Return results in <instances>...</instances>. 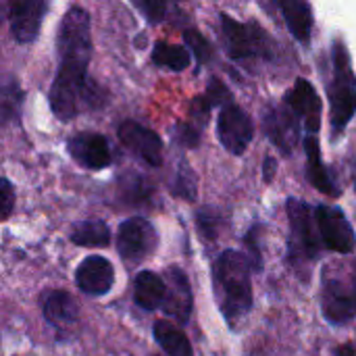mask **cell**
I'll list each match as a JSON object with an SVG mask.
<instances>
[{
    "mask_svg": "<svg viewBox=\"0 0 356 356\" xmlns=\"http://www.w3.org/2000/svg\"><path fill=\"white\" fill-rule=\"evenodd\" d=\"M58 71L50 88V108L58 121H71L81 111L100 104V90L88 77L92 58V29L90 15L81 6H71L58 27L56 35Z\"/></svg>",
    "mask_w": 356,
    "mask_h": 356,
    "instance_id": "cell-1",
    "label": "cell"
},
{
    "mask_svg": "<svg viewBox=\"0 0 356 356\" xmlns=\"http://www.w3.org/2000/svg\"><path fill=\"white\" fill-rule=\"evenodd\" d=\"M250 265L238 250H225L213 265V286L221 315L236 327L252 309V284Z\"/></svg>",
    "mask_w": 356,
    "mask_h": 356,
    "instance_id": "cell-2",
    "label": "cell"
},
{
    "mask_svg": "<svg viewBox=\"0 0 356 356\" xmlns=\"http://www.w3.org/2000/svg\"><path fill=\"white\" fill-rule=\"evenodd\" d=\"M332 63H334V73H332V81L327 88V96H330L332 134L338 140L356 113V77L344 40L334 42Z\"/></svg>",
    "mask_w": 356,
    "mask_h": 356,
    "instance_id": "cell-3",
    "label": "cell"
},
{
    "mask_svg": "<svg viewBox=\"0 0 356 356\" xmlns=\"http://www.w3.org/2000/svg\"><path fill=\"white\" fill-rule=\"evenodd\" d=\"M323 317L340 327L356 317V261L353 263H330L323 269L321 290Z\"/></svg>",
    "mask_w": 356,
    "mask_h": 356,
    "instance_id": "cell-4",
    "label": "cell"
},
{
    "mask_svg": "<svg viewBox=\"0 0 356 356\" xmlns=\"http://www.w3.org/2000/svg\"><path fill=\"white\" fill-rule=\"evenodd\" d=\"M221 29H223L225 50L234 60H244V58H254V56H271L273 42L259 23H254V21L242 23L223 13Z\"/></svg>",
    "mask_w": 356,
    "mask_h": 356,
    "instance_id": "cell-5",
    "label": "cell"
},
{
    "mask_svg": "<svg viewBox=\"0 0 356 356\" xmlns=\"http://www.w3.org/2000/svg\"><path fill=\"white\" fill-rule=\"evenodd\" d=\"M286 211L290 219V261L294 267H300L319 257L321 240L319 234H315V219L311 217V209L302 200L288 198Z\"/></svg>",
    "mask_w": 356,
    "mask_h": 356,
    "instance_id": "cell-6",
    "label": "cell"
},
{
    "mask_svg": "<svg viewBox=\"0 0 356 356\" xmlns=\"http://www.w3.org/2000/svg\"><path fill=\"white\" fill-rule=\"evenodd\" d=\"M159 244L154 225L144 217H129L117 229V250L129 265L146 261Z\"/></svg>",
    "mask_w": 356,
    "mask_h": 356,
    "instance_id": "cell-7",
    "label": "cell"
},
{
    "mask_svg": "<svg viewBox=\"0 0 356 356\" xmlns=\"http://www.w3.org/2000/svg\"><path fill=\"white\" fill-rule=\"evenodd\" d=\"M315 223L319 240L338 254H350L356 250V236L350 221L338 207L319 204L315 209Z\"/></svg>",
    "mask_w": 356,
    "mask_h": 356,
    "instance_id": "cell-8",
    "label": "cell"
},
{
    "mask_svg": "<svg viewBox=\"0 0 356 356\" xmlns=\"http://www.w3.org/2000/svg\"><path fill=\"white\" fill-rule=\"evenodd\" d=\"M217 136L227 152L242 154L254 138V123L238 104H225L217 119Z\"/></svg>",
    "mask_w": 356,
    "mask_h": 356,
    "instance_id": "cell-9",
    "label": "cell"
},
{
    "mask_svg": "<svg viewBox=\"0 0 356 356\" xmlns=\"http://www.w3.org/2000/svg\"><path fill=\"white\" fill-rule=\"evenodd\" d=\"M284 106L300 121L305 123L309 134H317L321 127V113H323V104L321 98L317 94V90L313 88V83L305 77H298L294 88L286 94L284 98Z\"/></svg>",
    "mask_w": 356,
    "mask_h": 356,
    "instance_id": "cell-10",
    "label": "cell"
},
{
    "mask_svg": "<svg viewBox=\"0 0 356 356\" xmlns=\"http://www.w3.org/2000/svg\"><path fill=\"white\" fill-rule=\"evenodd\" d=\"M119 140L127 150H131L138 159H142L150 167L163 165V140L156 131L136 123L131 119L123 121L117 129Z\"/></svg>",
    "mask_w": 356,
    "mask_h": 356,
    "instance_id": "cell-11",
    "label": "cell"
},
{
    "mask_svg": "<svg viewBox=\"0 0 356 356\" xmlns=\"http://www.w3.org/2000/svg\"><path fill=\"white\" fill-rule=\"evenodd\" d=\"M67 150L73 161L86 169L100 171L113 163V152L108 140L96 131H79L67 140Z\"/></svg>",
    "mask_w": 356,
    "mask_h": 356,
    "instance_id": "cell-12",
    "label": "cell"
},
{
    "mask_svg": "<svg viewBox=\"0 0 356 356\" xmlns=\"http://www.w3.org/2000/svg\"><path fill=\"white\" fill-rule=\"evenodd\" d=\"M165 302H163V313L167 317H173L177 323H188L194 307L192 298V288L188 282V275L179 267H167L165 275Z\"/></svg>",
    "mask_w": 356,
    "mask_h": 356,
    "instance_id": "cell-13",
    "label": "cell"
},
{
    "mask_svg": "<svg viewBox=\"0 0 356 356\" xmlns=\"http://www.w3.org/2000/svg\"><path fill=\"white\" fill-rule=\"evenodd\" d=\"M48 10V4L44 0H17L8 2V21H10V33L19 44H29L38 38L40 25L44 21V15Z\"/></svg>",
    "mask_w": 356,
    "mask_h": 356,
    "instance_id": "cell-14",
    "label": "cell"
},
{
    "mask_svg": "<svg viewBox=\"0 0 356 356\" xmlns=\"http://www.w3.org/2000/svg\"><path fill=\"white\" fill-rule=\"evenodd\" d=\"M75 284L88 296H104L115 284V267L108 259L92 254L79 263L75 271Z\"/></svg>",
    "mask_w": 356,
    "mask_h": 356,
    "instance_id": "cell-15",
    "label": "cell"
},
{
    "mask_svg": "<svg viewBox=\"0 0 356 356\" xmlns=\"http://www.w3.org/2000/svg\"><path fill=\"white\" fill-rule=\"evenodd\" d=\"M298 129H300V121L286 108H271L265 115V131L269 136V140L286 154H290V150H294L296 140H298Z\"/></svg>",
    "mask_w": 356,
    "mask_h": 356,
    "instance_id": "cell-16",
    "label": "cell"
},
{
    "mask_svg": "<svg viewBox=\"0 0 356 356\" xmlns=\"http://www.w3.org/2000/svg\"><path fill=\"white\" fill-rule=\"evenodd\" d=\"M44 317L58 332H69L79 321V307L69 292L54 290L44 300Z\"/></svg>",
    "mask_w": 356,
    "mask_h": 356,
    "instance_id": "cell-17",
    "label": "cell"
},
{
    "mask_svg": "<svg viewBox=\"0 0 356 356\" xmlns=\"http://www.w3.org/2000/svg\"><path fill=\"white\" fill-rule=\"evenodd\" d=\"M305 148H307V175L311 179V184L325 196H332V198H338L340 196V190L336 188L334 179L330 177L327 173V167L321 159V146H319V140L315 136H309L305 140Z\"/></svg>",
    "mask_w": 356,
    "mask_h": 356,
    "instance_id": "cell-18",
    "label": "cell"
},
{
    "mask_svg": "<svg viewBox=\"0 0 356 356\" xmlns=\"http://www.w3.org/2000/svg\"><path fill=\"white\" fill-rule=\"evenodd\" d=\"M277 6L282 8L292 35L300 44H309L313 31V6L305 0H280Z\"/></svg>",
    "mask_w": 356,
    "mask_h": 356,
    "instance_id": "cell-19",
    "label": "cell"
},
{
    "mask_svg": "<svg viewBox=\"0 0 356 356\" xmlns=\"http://www.w3.org/2000/svg\"><path fill=\"white\" fill-rule=\"evenodd\" d=\"M165 282L152 271H140L134 280V300L144 311H156L165 302Z\"/></svg>",
    "mask_w": 356,
    "mask_h": 356,
    "instance_id": "cell-20",
    "label": "cell"
},
{
    "mask_svg": "<svg viewBox=\"0 0 356 356\" xmlns=\"http://www.w3.org/2000/svg\"><path fill=\"white\" fill-rule=\"evenodd\" d=\"M152 332H154L156 344L163 348V353L167 356H194L188 336L171 321H165V319L156 321Z\"/></svg>",
    "mask_w": 356,
    "mask_h": 356,
    "instance_id": "cell-21",
    "label": "cell"
},
{
    "mask_svg": "<svg viewBox=\"0 0 356 356\" xmlns=\"http://www.w3.org/2000/svg\"><path fill=\"white\" fill-rule=\"evenodd\" d=\"M71 242L75 246H86V248H104L111 242V229L104 221L100 219H90V221H79L73 225L69 234Z\"/></svg>",
    "mask_w": 356,
    "mask_h": 356,
    "instance_id": "cell-22",
    "label": "cell"
},
{
    "mask_svg": "<svg viewBox=\"0 0 356 356\" xmlns=\"http://www.w3.org/2000/svg\"><path fill=\"white\" fill-rule=\"evenodd\" d=\"M117 190H119V198L125 204H148V200L152 198V186L146 177H142L136 171H127L117 179Z\"/></svg>",
    "mask_w": 356,
    "mask_h": 356,
    "instance_id": "cell-23",
    "label": "cell"
},
{
    "mask_svg": "<svg viewBox=\"0 0 356 356\" xmlns=\"http://www.w3.org/2000/svg\"><path fill=\"white\" fill-rule=\"evenodd\" d=\"M23 90L15 77L0 79V125L15 123L21 115Z\"/></svg>",
    "mask_w": 356,
    "mask_h": 356,
    "instance_id": "cell-24",
    "label": "cell"
},
{
    "mask_svg": "<svg viewBox=\"0 0 356 356\" xmlns=\"http://www.w3.org/2000/svg\"><path fill=\"white\" fill-rule=\"evenodd\" d=\"M152 63L171 71H184L190 65V50L186 46L169 44V42H156L152 50Z\"/></svg>",
    "mask_w": 356,
    "mask_h": 356,
    "instance_id": "cell-25",
    "label": "cell"
},
{
    "mask_svg": "<svg viewBox=\"0 0 356 356\" xmlns=\"http://www.w3.org/2000/svg\"><path fill=\"white\" fill-rule=\"evenodd\" d=\"M171 192L184 200H196V194H198V184H196V175L194 171L190 169V165L184 161L175 173V179H173V186H171Z\"/></svg>",
    "mask_w": 356,
    "mask_h": 356,
    "instance_id": "cell-26",
    "label": "cell"
},
{
    "mask_svg": "<svg viewBox=\"0 0 356 356\" xmlns=\"http://www.w3.org/2000/svg\"><path fill=\"white\" fill-rule=\"evenodd\" d=\"M184 40H186V48L194 52V56H196V60L200 65H204V63H209L213 58V46H211V42L200 31L186 29L184 31Z\"/></svg>",
    "mask_w": 356,
    "mask_h": 356,
    "instance_id": "cell-27",
    "label": "cell"
},
{
    "mask_svg": "<svg viewBox=\"0 0 356 356\" xmlns=\"http://www.w3.org/2000/svg\"><path fill=\"white\" fill-rule=\"evenodd\" d=\"M221 223H223V219H221L219 211H215L211 207H204L196 213V225H198V232L202 234V238L215 240L219 236Z\"/></svg>",
    "mask_w": 356,
    "mask_h": 356,
    "instance_id": "cell-28",
    "label": "cell"
},
{
    "mask_svg": "<svg viewBox=\"0 0 356 356\" xmlns=\"http://www.w3.org/2000/svg\"><path fill=\"white\" fill-rule=\"evenodd\" d=\"M261 232H263V227L254 225L244 238V244H246V250H248L244 257H246L252 271H263V250H261V236L263 234Z\"/></svg>",
    "mask_w": 356,
    "mask_h": 356,
    "instance_id": "cell-29",
    "label": "cell"
},
{
    "mask_svg": "<svg viewBox=\"0 0 356 356\" xmlns=\"http://www.w3.org/2000/svg\"><path fill=\"white\" fill-rule=\"evenodd\" d=\"M134 4H136V8H140L144 13V17L150 23H161L163 19H167V10H169L167 2H161V0H136Z\"/></svg>",
    "mask_w": 356,
    "mask_h": 356,
    "instance_id": "cell-30",
    "label": "cell"
},
{
    "mask_svg": "<svg viewBox=\"0 0 356 356\" xmlns=\"http://www.w3.org/2000/svg\"><path fill=\"white\" fill-rule=\"evenodd\" d=\"M15 209V188L6 177H0V221H6Z\"/></svg>",
    "mask_w": 356,
    "mask_h": 356,
    "instance_id": "cell-31",
    "label": "cell"
},
{
    "mask_svg": "<svg viewBox=\"0 0 356 356\" xmlns=\"http://www.w3.org/2000/svg\"><path fill=\"white\" fill-rule=\"evenodd\" d=\"M175 131H177L175 138H177L179 144H184V146H188V148L198 146V142H200V129H198V127L188 125V123H179V125L175 127Z\"/></svg>",
    "mask_w": 356,
    "mask_h": 356,
    "instance_id": "cell-32",
    "label": "cell"
},
{
    "mask_svg": "<svg viewBox=\"0 0 356 356\" xmlns=\"http://www.w3.org/2000/svg\"><path fill=\"white\" fill-rule=\"evenodd\" d=\"M204 98L211 102V106H215V104H223V102H227V100L232 98V94H229V90H227L219 79H211V83H209V90H207Z\"/></svg>",
    "mask_w": 356,
    "mask_h": 356,
    "instance_id": "cell-33",
    "label": "cell"
},
{
    "mask_svg": "<svg viewBox=\"0 0 356 356\" xmlns=\"http://www.w3.org/2000/svg\"><path fill=\"white\" fill-rule=\"evenodd\" d=\"M275 171H277V163H275V159L267 156V159H265V163H263V179H265V181H271Z\"/></svg>",
    "mask_w": 356,
    "mask_h": 356,
    "instance_id": "cell-34",
    "label": "cell"
},
{
    "mask_svg": "<svg viewBox=\"0 0 356 356\" xmlns=\"http://www.w3.org/2000/svg\"><path fill=\"white\" fill-rule=\"evenodd\" d=\"M336 356H356V346L355 344H344V346L338 348Z\"/></svg>",
    "mask_w": 356,
    "mask_h": 356,
    "instance_id": "cell-35",
    "label": "cell"
},
{
    "mask_svg": "<svg viewBox=\"0 0 356 356\" xmlns=\"http://www.w3.org/2000/svg\"><path fill=\"white\" fill-rule=\"evenodd\" d=\"M4 19H8V4H0V25Z\"/></svg>",
    "mask_w": 356,
    "mask_h": 356,
    "instance_id": "cell-36",
    "label": "cell"
},
{
    "mask_svg": "<svg viewBox=\"0 0 356 356\" xmlns=\"http://www.w3.org/2000/svg\"><path fill=\"white\" fill-rule=\"evenodd\" d=\"M154 356H161V355H154Z\"/></svg>",
    "mask_w": 356,
    "mask_h": 356,
    "instance_id": "cell-37",
    "label": "cell"
}]
</instances>
